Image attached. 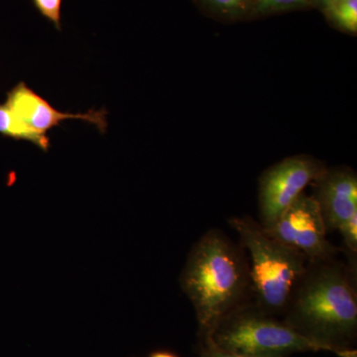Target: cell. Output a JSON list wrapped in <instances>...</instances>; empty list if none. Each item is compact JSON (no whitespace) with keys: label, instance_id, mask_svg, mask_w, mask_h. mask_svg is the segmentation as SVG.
<instances>
[{"label":"cell","instance_id":"obj_1","mask_svg":"<svg viewBox=\"0 0 357 357\" xmlns=\"http://www.w3.org/2000/svg\"><path fill=\"white\" fill-rule=\"evenodd\" d=\"M282 317L294 331L325 351L338 356L356 349V268L337 257L307 262Z\"/></svg>","mask_w":357,"mask_h":357},{"label":"cell","instance_id":"obj_2","mask_svg":"<svg viewBox=\"0 0 357 357\" xmlns=\"http://www.w3.org/2000/svg\"><path fill=\"white\" fill-rule=\"evenodd\" d=\"M180 285L194 307L199 340L251 300L250 268L245 250L220 229H208L192 246Z\"/></svg>","mask_w":357,"mask_h":357},{"label":"cell","instance_id":"obj_3","mask_svg":"<svg viewBox=\"0 0 357 357\" xmlns=\"http://www.w3.org/2000/svg\"><path fill=\"white\" fill-rule=\"evenodd\" d=\"M229 225L249 256L253 302L268 314L281 317L306 269V257L270 236L252 218H231Z\"/></svg>","mask_w":357,"mask_h":357},{"label":"cell","instance_id":"obj_4","mask_svg":"<svg viewBox=\"0 0 357 357\" xmlns=\"http://www.w3.org/2000/svg\"><path fill=\"white\" fill-rule=\"evenodd\" d=\"M210 338L223 349L252 357H289L302 352L325 351L294 331L283 319L263 311L253 301L223 318Z\"/></svg>","mask_w":357,"mask_h":357},{"label":"cell","instance_id":"obj_5","mask_svg":"<svg viewBox=\"0 0 357 357\" xmlns=\"http://www.w3.org/2000/svg\"><path fill=\"white\" fill-rule=\"evenodd\" d=\"M326 167L306 155L288 157L268 168L259 178L260 225L271 227Z\"/></svg>","mask_w":357,"mask_h":357},{"label":"cell","instance_id":"obj_6","mask_svg":"<svg viewBox=\"0 0 357 357\" xmlns=\"http://www.w3.org/2000/svg\"><path fill=\"white\" fill-rule=\"evenodd\" d=\"M265 229L277 241L302 253L307 262L333 259L342 253V249L328 239V232L316 199L305 192Z\"/></svg>","mask_w":357,"mask_h":357},{"label":"cell","instance_id":"obj_7","mask_svg":"<svg viewBox=\"0 0 357 357\" xmlns=\"http://www.w3.org/2000/svg\"><path fill=\"white\" fill-rule=\"evenodd\" d=\"M6 105L24 126L41 135H47L49 130L59 128L63 121L69 119L93 124L100 133L107 132L109 126L107 110H89L86 114L60 112L25 83L18 84L9 91Z\"/></svg>","mask_w":357,"mask_h":357},{"label":"cell","instance_id":"obj_8","mask_svg":"<svg viewBox=\"0 0 357 357\" xmlns=\"http://www.w3.org/2000/svg\"><path fill=\"white\" fill-rule=\"evenodd\" d=\"M316 195L328 232L338 227L357 213V176L347 167L326 168L316 180Z\"/></svg>","mask_w":357,"mask_h":357},{"label":"cell","instance_id":"obj_9","mask_svg":"<svg viewBox=\"0 0 357 357\" xmlns=\"http://www.w3.org/2000/svg\"><path fill=\"white\" fill-rule=\"evenodd\" d=\"M0 134L16 140H25L47 152L50 148V138L28 128L16 117L8 105L0 103Z\"/></svg>","mask_w":357,"mask_h":357},{"label":"cell","instance_id":"obj_10","mask_svg":"<svg viewBox=\"0 0 357 357\" xmlns=\"http://www.w3.org/2000/svg\"><path fill=\"white\" fill-rule=\"evenodd\" d=\"M323 11L338 29L356 34L357 0H335Z\"/></svg>","mask_w":357,"mask_h":357},{"label":"cell","instance_id":"obj_11","mask_svg":"<svg viewBox=\"0 0 357 357\" xmlns=\"http://www.w3.org/2000/svg\"><path fill=\"white\" fill-rule=\"evenodd\" d=\"M337 231L342 236V248L340 249L347 257L345 262L357 269V213L345 220Z\"/></svg>","mask_w":357,"mask_h":357},{"label":"cell","instance_id":"obj_12","mask_svg":"<svg viewBox=\"0 0 357 357\" xmlns=\"http://www.w3.org/2000/svg\"><path fill=\"white\" fill-rule=\"evenodd\" d=\"M255 13L271 14L311 6V0H252Z\"/></svg>","mask_w":357,"mask_h":357},{"label":"cell","instance_id":"obj_13","mask_svg":"<svg viewBox=\"0 0 357 357\" xmlns=\"http://www.w3.org/2000/svg\"><path fill=\"white\" fill-rule=\"evenodd\" d=\"M32 1L40 14L60 30L62 0H32Z\"/></svg>","mask_w":357,"mask_h":357},{"label":"cell","instance_id":"obj_14","mask_svg":"<svg viewBox=\"0 0 357 357\" xmlns=\"http://www.w3.org/2000/svg\"><path fill=\"white\" fill-rule=\"evenodd\" d=\"M211 8L223 15L236 16L248 6L246 0H204Z\"/></svg>","mask_w":357,"mask_h":357},{"label":"cell","instance_id":"obj_15","mask_svg":"<svg viewBox=\"0 0 357 357\" xmlns=\"http://www.w3.org/2000/svg\"><path fill=\"white\" fill-rule=\"evenodd\" d=\"M198 357H252L223 349L213 344L210 337L199 340Z\"/></svg>","mask_w":357,"mask_h":357},{"label":"cell","instance_id":"obj_16","mask_svg":"<svg viewBox=\"0 0 357 357\" xmlns=\"http://www.w3.org/2000/svg\"><path fill=\"white\" fill-rule=\"evenodd\" d=\"M148 357H180L172 351H157L152 352Z\"/></svg>","mask_w":357,"mask_h":357},{"label":"cell","instance_id":"obj_17","mask_svg":"<svg viewBox=\"0 0 357 357\" xmlns=\"http://www.w3.org/2000/svg\"><path fill=\"white\" fill-rule=\"evenodd\" d=\"M335 0H311V6L319 7L323 10Z\"/></svg>","mask_w":357,"mask_h":357},{"label":"cell","instance_id":"obj_18","mask_svg":"<svg viewBox=\"0 0 357 357\" xmlns=\"http://www.w3.org/2000/svg\"><path fill=\"white\" fill-rule=\"evenodd\" d=\"M246 1L248 2V4L250 3L251 1H252V0H246Z\"/></svg>","mask_w":357,"mask_h":357}]
</instances>
